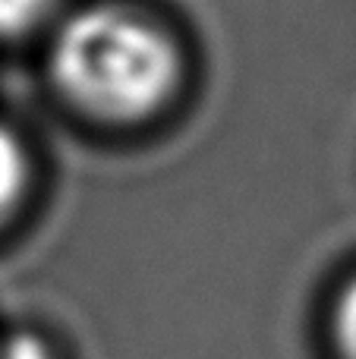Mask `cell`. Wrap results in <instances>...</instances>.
Segmentation results:
<instances>
[{
	"label": "cell",
	"instance_id": "6da1fadb",
	"mask_svg": "<svg viewBox=\"0 0 356 359\" xmlns=\"http://www.w3.org/2000/svg\"><path fill=\"white\" fill-rule=\"evenodd\" d=\"M60 92L104 120H139L164 104L180 79V57L161 29L117 6L76 13L50 54Z\"/></svg>",
	"mask_w": 356,
	"mask_h": 359
},
{
	"label": "cell",
	"instance_id": "7a4b0ae2",
	"mask_svg": "<svg viewBox=\"0 0 356 359\" xmlns=\"http://www.w3.org/2000/svg\"><path fill=\"white\" fill-rule=\"evenodd\" d=\"M25 183H29V158L22 142L13 133L0 130V224L25 196Z\"/></svg>",
	"mask_w": 356,
	"mask_h": 359
},
{
	"label": "cell",
	"instance_id": "3957f363",
	"mask_svg": "<svg viewBox=\"0 0 356 359\" xmlns=\"http://www.w3.org/2000/svg\"><path fill=\"white\" fill-rule=\"evenodd\" d=\"M50 0H0V38L32 32L44 19Z\"/></svg>",
	"mask_w": 356,
	"mask_h": 359
},
{
	"label": "cell",
	"instance_id": "277c9868",
	"mask_svg": "<svg viewBox=\"0 0 356 359\" xmlns=\"http://www.w3.org/2000/svg\"><path fill=\"white\" fill-rule=\"evenodd\" d=\"M334 334L344 359H356V280L341 293L338 312H334Z\"/></svg>",
	"mask_w": 356,
	"mask_h": 359
},
{
	"label": "cell",
	"instance_id": "5b68a950",
	"mask_svg": "<svg viewBox=\"0 0 356 359\" xmlns=\"http://www.w3.org/2000/svg\"><path fill=\"white\" fill-rule=\"evenodd\" d=\"M0 359H54V353L44 347L41 337L19 334V337H13V341L4 347Z\"/></svg>",
	"mask_w": 356,
	"mask_h": 359
}]
</instances>
